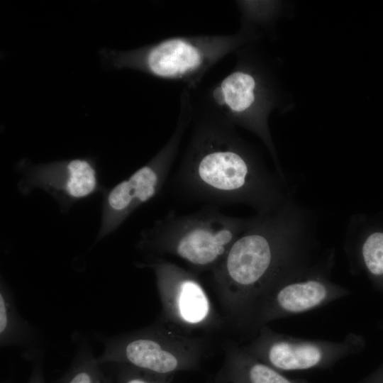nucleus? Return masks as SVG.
I'll return each mask as SVG.
<instances>
[{
  "mask_svg": "<svg viewBox=\"0 0 383 383\" xmlns=\"http://www.w3.org/2000/svg\"><path fill=\"white\" fill-rule=\"evenodd\" d=\"M221 377L228 383H308L286 377L238 345L228 348Z\"/></svg>",
  "mask_w": 383,
  "mask_h": 383,
  "instance_id": "nucleus-11",
  "label": "nucleus"
},
{
  "mask_svg": "<svg viewBox=\"0 0 383 383\" xmlns=\"http://www.w3.org/2000/svg\"><path fill=\"white\" fill-rule=\"evenodd\" d=\"M355 248L358 261L367 273L383 280V230L367 231L357 240Z\"/></svg>",
  "mask_w": 383,
  "mask_h": 383,
  "instance_id": "nucleus-15",
  "label": "nucleus"
},
{
  "mask_svg": "<svg viewBox=\"0 0 383 383\" xmlns=\"http://www.w3.org/2000/svg\"><path fill=\"white\" fill-rule=\"evenodd\" d=\"M116 365L119 368L116 383H170L167 377L151 374L128 365Z\"/></svg>",
  "mask_w": 383,
  "mask_h": 383,
  "instance_id": "nucleus-16",
  "label": "nucleus"
},
{
  "mask_svg": "<svg viewBox=\"0 0 383 383\" xmlns=\"http://www.w3.org/2000/svg\"><path fill=\"white\" fill-rule=\"evenodd\" d=\"M212 96L232 122L260 137L272 156L278 175L286 181L267 126L272 100L260 76L245 68L233 71L216 86Z\"/></svg>",
  "mask_w": 383,
  "mask_h": 383,
  "instance_id": "nucleus-10",
  "label": "nucleus"
},
{
  "mask_svg": "<svg viewBox=\"0 0 383 383\" xmlns=\"http://www.w3.org/2000/svg\"><path fill=\"white\" fill-rule=\"evenodd\" d=\"M332 257L309 260L286 273L262 297L252 315L249 332L269 322L311 311L347 296L350 291L330 275Z\"/></svg>",
  "mask_w": 383,
  "mask_h": 383,
  "instance_id": "nucleus-6",
  "label": "nucleus"
},
{
  "mask_svg": "<svg viewBox=\"0 0 383 383\" xmlns=\"http://www.w3.org/2000/svg\"><path fill=\"white\" fill-rule=\"evenodd\" d=\"M138 266L150 268L155 274L162 309L161 321L188 334L221 324L206 291L194 273L157 256Z\"/></svg>",
  "mask_w": 383,
  "mask_h": 383,
  "instance_id": "nucleus-8",
  "label": "nucleus"
},
{
  "mask_svg": "<svg viewBox=\"0 0 383 383\" xmlns=\"http://www.w3.org/2000/svg\"><path fill=\"white\" fill-rule=\"evenodd\" d=\"M122 181L103 192V204L100 227L94 243L116 231L135 211L128 199Z\"/></svg>",
  "mask_w": 383,
  "mask_h": 383,
  "instance_id": "nucleus-13",
  "label": "nucleus"
},
{
  "mask_svg": "<svg viewBox=\"0 0 383 383\" xmlns=\"http://www.w3.org/2000/svg\"><path fill=\"white\" fill-rule=\"evenodd\" d=\"M28 383H45L43 364L40 360L35 363Z\"/></svg>",
  "mask_w": 383,
  "mask_h": 383,
  "instance_id": "nucleus-17",
  "label": "nucleus"
},
{
  "mask_svg": "<svg viewBox=\"0 0 383 383\" xmlns=\"http://www.w3.org/2000/svg\"><path fill=\"white\" fill-rule=\"evenodd\" d=\"M241 42L238 36L177 37L137 49L119 51L102 49L106 65L131 69L166 79L191 80Z\"/></svg>",
  "mask_w": 383,
  "mask_h": 383,
  "instance_id": "nucleus-5",
  "label": "nucleus"
},
{
  "mask_svg": "<svg viewBox=\"0 0 383 383\" xmlns=\"http://www.w3.org/2000/svg\"><path fill=\"white\" fill-rule=\"evenodd\" d=\"M31 325L18 312L14 296L4 278L0 284V345L21 348L27 351L35 340Z\"/></svg>",
  "mask_w": 383,
  "mask_h": 383,
  "instance_id": "nucleus-12",
  "label": "nucleus"
},
{
  "mask_svg": "<svg viewBox=\"0 0 383 383\" xmlns=\"http://www.w3.org/2000/svg\"><path fill=\"white\" fill-rule=\"evenodd\" d=\"M16 170L20 175L17 187L22 194L42 189L57 203L62 213H67L75 203L106 189L91 157L38 164L25 158L18 162Z\"/></svg>",
  "mask_w": 383,
  "mask_h": 383,
  "instance_id": "nucleus-9",
  "label": "nucleus"
},
{
  "mask_svg": "<svg viewBox=\"0 0 383 383\" xmlns=\"http://www.w3.org/2000/svg\"><path fill=\"white\" fill-rule=\"evenodd\" d=\"M206 343L203 338L180 331L162 321L105 340L97 357L100 365H124L168 377L199 365Z\"/></svg>",
  "mask_w": 383,
  "mask_h": 383,
  "instance_id": "nucleus-4",
  "label": "nucleus"
},
{
  "mask_svg": "<svg viewBox=\"0 0 383 383\" xmlns=\"http://www.w3.org/2000/svg\"><path fill=\"white\" fill-rule=\"evenodd\" d=\"M306 212L289 196L272 212L253 216L211 270L224 318L249 331L262 297L289 271L309 260Z\"/></svg>",
  "mask_w": 383,
  "mask_h": 383,
  "instance_id": "nucleus-1",
  "label": "nucleus"
},
{
  "mask_svg": "<svg viewBox=\"0 0 383 383\" xmlns=\"http://www.w3.org/2000/svg\"><path fill=\"white\" fill-rule=\"evenodd\" d=\"M252 220L226 216L214 207L187 215L170 213L143 231L136 246L154 256L177 257L196 270H212Z\"/></svg>",
  "mask_w": 383,
  "mask_h": 383,
  "instance_id": "nucleus-3",
  "label": "nucleus"
},
{
  "mask_svg": "<svg viewBox=\"0 0 383 383\" xmlns=\"http://www.w3.org/2000/svg\"><path fill=\"white\" fill-rule=\"evenodd\" d=\"M362 337L354 333L340 340L303 338L276 332L267 326L242 348L250 355L282 372L330 367L360 352Z\"/></svg>",
  "mask_w": 383,
  "mask_h": 383,
  "instance_id": "nucleus-7",
  "label": "nucleus"
},
{
  "mask_svg": "<svg viewBox=\"0 0 383 383\" xmlns=\"http://www.w3.org/2000/svg\"><path fill=\"white\" fill-rule=\"evenodd\" d=\"M193 196L217 203L245 204L257 214L273 211L289 196L283 183L229 131L204 126L195 132L179 172Z\"/></svg>",
  "mask_w": 383,
  "mask_h": 383,
  "instance_id": "nucleus-2",
  "label": "nucleus"
},
{
  "mask_svg": "<svg viewBox=\"0 0 383 383\" xmlns=\"http://www.w3.org/2000/svg\"><path fill=\"white\" fill-rule=\"evenodd\" d=\"M89 345L82 344L57 383H113L103 372Z\"/></svg>",
  "mask_w": 383,
  "mask_h": 383,
  "instance_id": "nucleus-14",
  "label": "nucleus"
}]
</instances>
